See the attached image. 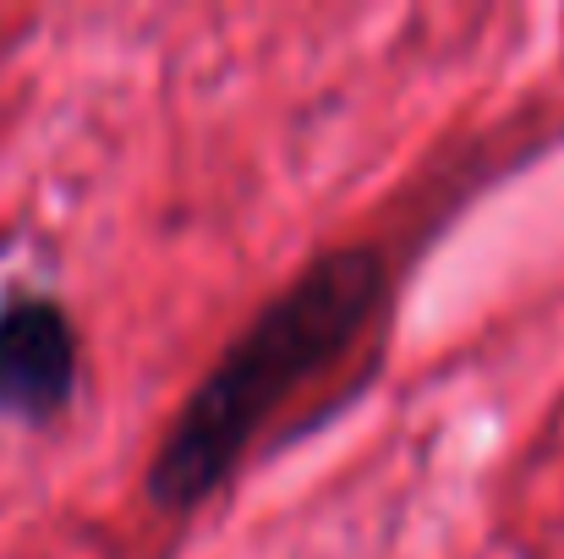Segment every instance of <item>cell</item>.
Segmentation results:
<instances>
[{
	"mask_svg": "<svg viewBox=\"0 0 564 559\" xmlns=\"http://www.w3.org/2000/svg\"><path fill=\"white\" fill-rule=\"evenodd\" d=\"M383 291L389 269L373 247L318 252L203 373L149 461V499L171 516L214 499L252 450L263 417L368 330Z\"/></svg>",
	"mask_w": 564,
	"mask_h": 559,
	"instance_id": "cell-1",
	"label": "cell"
},
{
	"mask_svg": "<svg viewBox=\"0 0 564 559\" xmlns=\"http://www.w3.org/2000/svg\"><path fill=\"white\" fill-rule=\"evenodd\" d=\"M77 395V324L44 291L0 302V417L44 428Z\"/></svg>",
	"mask_w": 564,
	"mask_h": 559,
	"instance_id": "cell-2",
	"label": "cell"
}]
</instances>
